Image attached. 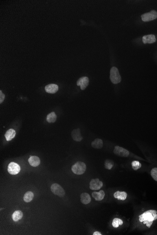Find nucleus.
<instances>
[{"mask_svg":"<svg viewBox=\"0 0 157 235\" xmlns=\"http://www.w3.org/2000/svg\"><path fill=\"white\" fill-rule=\"evenodd\" d=\"M131 165H132V168L135 170H137L140 168H141L142 167V164L139 162L138 161H132L131 163Z\"/></svg>","mask_w":157,"mask_h":235,"instance_id":"24","label":"nucleus"},{"mask_svg":"<svg viewBox=\"0 0 157 235\" xmlns=\"http://www.w3.org/2000/svg\"><path fill=\"white\" fill-rule=\"evenodd\" d=\"M139 218L140 222H143V224H146L147 227L150 228L153 221L157 219V211L154 210L147 211L139 215Z\"/></svg>","mask_w":157,"mask_h":235,"instance_id":"1","label":"nucleus"},{"mask_svg":"<svg viewBox=\"0 0 157 235\" xmlns=\"http://www.w3.org/2000/svg\"><path fill=\"white\" fill-rule=\"evenodd\" d=\"M16 134V133L15 130L14 129H10L7 131L4 136L7 141H9L14 139Z\"/></svg>","mask_w":157,"mask_h":235,"instance_id":"14","label":"nucleus"},{"mask_svg":"<svg viewBox=\"0 0 157 235\" xmlns=\"http://www.w3.org/2000/svg\"><path fill=\"white\" fill-rule=\"evenodd\" d=\"M127 193L125 192L117 191L114 193V197L118 200L124 201L127 198Z\"/></svg>","mask_w":157,"mask_h":235,"instance_id":"17","label":"nucleus"},{"mask_svg":"<svg viewBox=\"0 0 157 235\" xmlns=\"http://www.w3.org/2000/svg\"><path fill=\"white\" fill-rule=\"evenodd\" d=\"M51 192L56 195L59 197H64L65 194V190L58 183H54L50 187Z\"/></svg>","mask_w":157,"mask_h":235,"instance_id":"4","label":"nucleus"},{"mask_svg":"<svg viewBox=\"0 0 157 235\" xmlns=\"http://www.w3.org/2000/svg\"><path fill=\"white\" fill-rule=\"evenodd\" d=\"M56 114L54 112H52L48 115L46 118L47 121L49 123H55L56 121Z\"/></svg>","mask_w":157,"mask_h":235,"instance_id":"20","label":"nucleus"},{"mask_svg":"<svg viewBox=\"0 0 157 235\" xmlns=\"http://www.w3.org/2000/svg\"><path fill=\"white\" fill-rule=\"evenodd\" d=\"M92 196L96 201H100L104 199L105 193L103 190H101L99 192H94L92 193Z\"/></svg>","mask_w":157,"mask_h":235,"instance_id":"15","label":"nucleus"},{"mask_svg":"<svg viewBox=\"0 0 157 235\" xmlns=\"http://www.w3.org/2000/svg\"><path fill=\"white\" fill-rule=\"evenodd\" d=\"M45 90L47 93H55L59 90V87L57 85L51 84L47 85L45 87Z\"/></svg>","mask_w":157,"mask_h":235,"instance_id":"11","label":"nucleus"},{"mask_svg":"<svg viewBox=\"0 0 157 235\" xmlns=\"http://www.w3.org/2000/svg\"><path fill=\"white\" fill-rule=\"evenodd\" d=\"M5 99V95L1 91H0V103L1 104L3 102Z\"/></svg>","mask_w":157,"mask_h":235,"instance_id":"26","label":"nucleus"},{"mask_svg":"<svg viewBox=\"0 0 157 235\" xmlns=\"http://www.w3.org/2000/svg\"><path fill=\"white\" fill-rule=\"evenodd\" d=\"M71 136L72 139L77 142L81 141L83 139L81 135V131L79 129L73 130L71 133Z\"/></svg>","mask_w":157,"mask_h":235,"instance_id":"10","label":"nucleus"},{"mask_svg":"<svg viewBox=\"0 0 157 235\" xmlns=\"http://www.w3.org/2000/svg\"><path fill=\"white\" fill-rule=\"evenodd\" d=\"M91 197L87 193H82L81 195V201L83 204H88L91 202Z\"/></svg>","mask_w":157,"mask_h":235,"instance_id":"16","label":"nucleus"},{"mask_svg":"<svg viewBox=\"0 0 157 235\" xmlns=\"http://www.w3.org/2000/svg\"><path fill=\"white\" fill-rule=\"evenodd\" d=\"M89 78L87 77H82L78 80L77 82V85L81 87V89L82 90H85L86 87L89 85Z\"/></svg>","mask_w":157,"mask_h":235,"instance_id":"9","label":"nucleus"},{"mask_svg":"<svg viewBox=\"0 0 157 235\" xmlns=\"http://www.w3.org/2000/svg\"><path fill=\"white\" fill-rule=\"evenodd\" d=\"M114 154L120 157H127L129 155V152L123 147L116 146L114 150Z\"/></svg>","mask_w":157,"mask_h":235,"instance_id":"8","label":"nucleus"},{"mask_svg":"<svg viewBox=\"0 0 157 235\" xmlns=\"http://www.w3.org/2000/svg\"><path fill=\"white\" fill-rule=\"evenodd\" d=\"M28 162L31 166L36 167L39 166L41 163L40 158L36 156H31L29 158Z\"/></svg>","mask_w":157,"mask_h":235,"instance_id":"13","label":"nucleus"},{"mask_svg":"<svg viewBox=\"0 0 157 235\" xmlns=\"http://www.w3.org/2000/svg\"><path fill=\"white\" fill-rule=\"evenodd\" d=\"M156 41V38L154 35H147L143 36V41L144 44L154 43Z\"/></svg>","mask_w":157,"mask_h":235,"instance_id":"12","label":"nucleus"},{"mask_svg":"<svg viewBox=\"0 0 157 235\" xmlns=\"http://www.w3.org/2000/svg\"><path fill=\"white\" fill-rule=\"evenodd\" d=\"M141 17L143 21L145 22L152 21L157 19V12L154 10H151L150 12L145 13L142 15Z\"/></svg>","mask_w":157,"mask_h":235,"instance_id":"5","label":"nucleus"},{"mask_svg":"<svg viewBox=\"0 0 157 235\" xmlns=\"http://www.w3.org/2000/svg\"><path fill=\"white\" fill-rule=\"evenodd\" d=\"M91 146L94 148L101 149L103 146V142L101 139H95L91 143Z\"/></svg>","mask_w":157,"mask_h":235,"instance_id":"18","label":"nucleus"},{"mask_svg":"<svg viewBox=\"0 0 157 235\" xmlns=\"http://www.w3.org/2000/svg\"><path fill=\"white\" fill-rule=\"evenodd\" d=\"M151 176L157 182V168H152L151 172Z\"/></svg>","mask_w":157,"mask_h":235,"instance_id":"25","label":"nucleus"},{"mask_svg":"<svg viewBox=\"0 0 157 235\" xmlns=\"http://www.w3.org/2000/svg\"><path fill=\"white\" fill-rule=\"evenodd\" d=\"M93 235H102V234H101V233L100 232H95L94 233Z\"/></svg>","mask_w":157,"mask_h":235,"instance_id":"27","label":"nucleus"},{"mask_svg":"<svg viewBox=\"0 0 157 235\" xmlns=\"http://www.w3.org/2000/svg\"><path fill=\"white\" fill-rule=\"evenodd\" d=\"M23 216V212L21 211L17 210L13 213L12 218L13 220L14 221H17L20 220V219H21Z\"/></svg>","mask_w":157,"mask_h":235,"instance_id":"19","label":"nucleus"},{"mask_svg":"<svg viewBox=\"0 0 157 235\" xmlns=\"http://www.w3.org/2000/svg\"><path fill=\"white\" fill-rule=\"evenodd\" d=\"M20 167L18 164L14 162H10L8 167V171L13 175L18 174L20 172Z\"/></svg>","mask_w":157,"mask_h":235,"instance_id":"6","label":"nucleus"},{"mask_svg":"<svg viewBox=\"0 0 157 235\" xmlns=\"http://www.w3.org/2000/svg\"><path fill=\"white\" fill-rule=\"evenodd\" d=\"M110 80L111 82L114 84H117L121 82V78L118 71V69L116 67H113L110 71Z\"/></svg>","mask_w":157,"mask_h":235,"instance_id":"3","label":"nucleus"},{"mask_svg":"<svg viewBox=\"0 0 157 235\" xmlns=\"http://www.w3.org/2000/svg\"><path fill=\"white\" fill-rule=\"evenodd\" d=\"M123 223V222L121 219H118V218H114L112 221V226L114 227V228H117L120 225H122Z\"/></svg>","mask_w":157,"mask_h":235,"instance_id":"22","label":"nucleus"},{"mask_svg":"<svg viewBox=\"0 0 157 235\" xmlns=\"http://www.w3.org/2000/svg\"><path fill=\"white\" fill-rule=\"evenodd\" d=\"M86 165L85 163L81 161L76 162L72 167V170L75 174L81 175L83 174L86 171Z\"/></svg>","mask_w":157,"mask_h":235,"instance_id":"2","label":"nucleus"},{"mask_svg":"<svg viewBox=\"0 0 157 235\" xmlns=\"http://www.w3.org/2000/svg\"><path fill=\"white\" fill-rule=\"evenodd\" d=\"M103 186V183L98 178L93 179L90 182V188L92 190H98L100 189Z\"/></svg>","mask_w":157,"mask_h":235,"instance_id":"7","label":"nucleus"},{"mask_svg":"<svg viewBox=\"0 0 157 235\" xmlns=\"http://www.w3.org/2000/svg\"><path fill=\"white\" fill-rule=\"evenodd\" d=\"M114 165V162L112 160H106L105 161V168H106L107 170H110L112 169L113 166Z\"/></svg>","mask_w":157,"mask_h":235,"instance_id":"23","label":"nucleus"},{"mask_svg":"<svg viewBox=\"0 0 157 235\" xmlns=\"http://www.w3.org/2000/svg\"><path fill=\"white\" fill-rule=\"evenodd\" d=\"M34 193L32 192H26V193L24 195V197H23V199H24V201L25 202H30L32 201V199H34Z\"/></svg>","mask_w":157,"mask_h":235,"instance_id":"21","label":"nucleus"}]
</instances>
